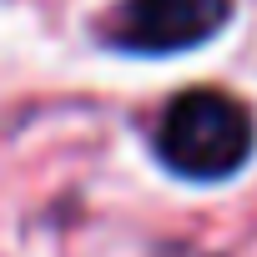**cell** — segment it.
Instances as JSON below:
<instances>
[{"mask_svg":"<svg viewBox=\"0 0 257 257\" xmlns=\"http://www.w3.org/2000/svg\"><path fill=\"white\" fill-rule=\"evenodd\" d=\"M157 257H207V252H197V247H167V252H157Z\"/></svg>","mask_w":257,"mask_h":257,"instance_id":"cell-3","label":"cell"},{"mask_svg":"<svg viewBox=\"0 0 257 257\" xmlns=\"http://www.w3.org/2000/svg\"><path fill=\"white\" fill-rule=\"evenodd\" d=\"M232 21V0H121L101 21V41L126 56H172L207 46Z\"/></svg>","mask_w":257,"mask_h":257,"instance_id":"cell-2","label":"cell"},{"mask_svg":"<svg viewBox=\"0 0 257 257\" xmlns=\"http://www.w3.org/2000/svg\"><path fill=\"white\" fill-rule=\"evenodd\" d=\"M152 147L167 172L187 182H222L247 167L257 147V126H252V111L232 91L192 86L162 106Z\"/></svg>","mask_w":257,"mask_h":257,"instance_id":"cell-1","label":"cell"}]
</instances>
